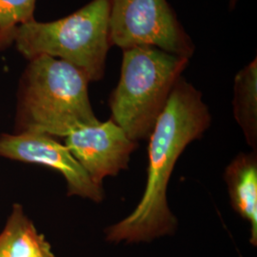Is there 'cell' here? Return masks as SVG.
I'll use <instances>...</instances> for the list:
<instances>
[{"label": "cell", "instance_id": "cell-1", "mask_svg": "<svg viewBox=\"0 0 257 257\" xmlns=\"http://www.w3.org/2000/svg\"><path fill=\"white\" fill-rule=\"evenodd\" d=\"M211 122L202 93L181 76L149 137L147 183L143 196L131 214L105 230L108 241L149 242L175 232L177 219L168 204V185L184 150L202 137Z\"/></svg>", "mask_w": 257, "mask_h": 257}, {"label": "cell", "instance_id": "cell-2", "mask_svg": "<svg viewBox=\"0 0 257 257\" xmlns=\"http://www.w3.org/2000/svg\"><path fill=\"white\" fill-rule=\"evenodd\" d=\"M90 82L84 72L64 60L48 55L32 59L19 106L23 131L66 138L76 128L98 124L89 98Z\"/></svg>", "mask_w": 257, "mask_h": 257}, {"label": "cell", "instance_id": "cell-3", "mask_svg": "<svg viewBox=\"0 0 257 257\" xmlns=\"http://www.w3.org/2000/svg\"><path fill=\"white\" fill-rule=\"evenodd\" d=\"M190 59L156 47L123 50L119 82L109 98L111 118L135 142L147 139Z\"/></svg>", "mask_w": 257, "mask_h": 257}, {"label": "cell", "instance_id": "cell-4", "mask_svg": "<svg viewBox=\"0 0 257 257\" xmlns=\"http://www.w3.org/2000/svg\"><path fill=\"white\" fill-rule=\"evenodd\" d=\"M109 2L92 0L64 19L52 22L31 20L15 30L13 40L19 52L32 60L48 55L80 69L90 81L105 74L110 50Z\"/></svg>", "mask_w": 257, "mask_h": 257}, {"label": "cell", "instance_id": "cell-5", "mask_svg": "<svg viewBox=\"0 0 257 257\" xmlns=\"http://www.w3.org/2000/svg\"><path fill=\"white\" fill-rule=\"evenodd\" d=\"M110 46H153L190 59L194 44L167 0H108Z\"/></svg>", "mask_w": 257, "mask_h": 257}, {"label": "cell", "instance_id": "cell-6", "mask_svg": "<svg viewBox=\"0 0 257 257\" xmlns=\"http://www.w3.org/2000/svg\"><path fill=\"white\" fill-rule=\"evenodd\" d=\"M0 156L47 166L59 172L67 181L69 195H77L93 202L104 199L103 187L93 183L68 148L49 135L34 131L4 135L0 137Z\"/></svg>", "mask_w": 257, "mask_h": 257}, {"label": "cell", "instance_id": "cell-7", "mask_svg": "<svg viewBox=\"0 0 257 257\" xmlns=\"http://www.w3.org/2000/svg\"><path fill=\"white\" fill-rule=\"evenodd\" d=\"M65 146L92 182L102 186L106 177L115 176L128 168L131 155L138 147V142L130 139L110 119L76 128L65 138Z\"/></svg>", "mask_w": 257, "mask_h": 257}, {"label": "cell", "instance_id": "cell-8", "mask_svg": "<svg viewBox=\"0 0 257 257\" xmlns=\"http://www.w3.org/2000/svg\"><path fill=\"white\" fill-rule=\"evenodd\" d=\"M256 151L240 153L224 172L232 209L248 221L249 242L257 246V155Z\"/></svg>", "mask_w": 257, "mask_h": 257}, {"label": "cell", "instance_id": "cell-9", "mask_svg": "<svg viewBox=\"0 0 257 257\" xmlns=\"http://www.w3.org/2000/svg\"><path fill=\"white\" fill-rule=\"evenodd\" d=\"M0 241L6 257H56L45 236L19 205H15L0 232Z\"/></svg>", "mask_w": 257, "mask_h": 257}, {"label": "cell", "instance_id": "cell-10", "mask_svg": "<svg viewBox=\"0 0 257 257\" xmlns=\"http://www.w3.org/2000/svg\"><path fill=\"white\" fill-rule=\"evenodd\" d=\"M233 114L248 146L257 149V60L240 70L234 78Z\"/></svg>", "mask_w": 257, "mask_h": 257}, {"label": "cell", "instance_id": "cell-11", "mask_svg": "<svg viewBox=\"0 0 257 257\" xmlns=\"http://www.w3.org/2000/svg\"><path fill=\"white\" fill-rule=\"evenodd\" d=\"M36 0H0V47L13 41L18 26L34 20Z\"/></svg>", "mask_w": 257, "mask_h": 257}, {"label": "cell", "instance_id": "cell-12", "mask_svg": "<svg viewBox=\"0 0 257 257\" xmlns=\"http://www.w3.org/2000/svg\"><path fill=\"white\" fill-rule=\"evenodd\" d=\"M229 2H230V9L232 10L235 7L237 0H229Z\"/></svg>", "mask_w": 257, "mask_h": 257}, {"label": "cell", "instance_id": "cell-13", "mask_svg": "<svg viewBox=\"0 0 257 257\" xmlns=\"http://www.w3.org/2000/svg\"><path fill=\"white\" fill-rule=\"evenodd\" d=\"M0 257H6L4 254V251H3V248H2V244H1V241H0Z\"/></svg>", "mask_w": 257, "mask_h": 257}]
</instances>
